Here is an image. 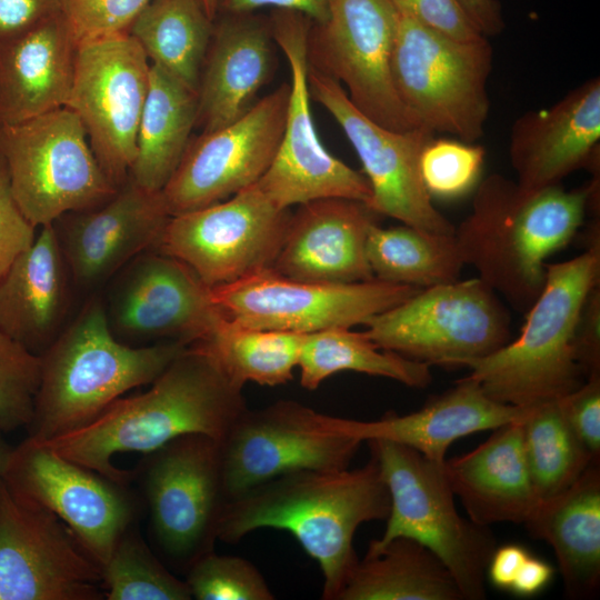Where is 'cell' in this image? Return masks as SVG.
<instances>
[{
    "label": "cell",
    "instance_id": "1",
    "mask_svg": "<svg viewBox=\"0 0 600 600\" xmlns=\"http://www.w3.org/2000/svg\"><path fill=\"white\" fill-rule=\"evenodd\" d=\"M390 497L377 461L361 468L303 469L276 477L227 501L217 538L237 543L261 528L292 534L318 564L322 599L337 600L358 561L357 529L386 520Z\"/></svg>",
    "mask_w": 600,
    "mask_h": 600
},
{
    "label": "cell",
    "instance_id": "2",
    "mask_svg": "<svg viewBox=\"0 0 600 600\" xmlns=\"http://www.w3.org/2000/svg\"><path fill=\"white\" fill-rule=\"evenodd\" d=\"M247 409L242 388L189 346L147 391L119 398L81 428L40 440L73 462L131 483V470L113 464L116 454H146L191 433L221 441Z\"/></svg>",
    "mask_w": 600,
    "mask_h": 600
},
{
    "label": "cell",
    "instance_id": "3",
    "mask_svg": "<svg viewBox=\"0 0 600 600\" xmlns=\"http://www.w3.org/2000/svg\"><path fill=\"white\" fill-rule=\"evenodd\" d=\"M598 188L594 180L573 190H528L500 173L480 180L472 210L454 232L464 264L526 313L544 287L546 260L576 236Z\"/></svg>",
    "mask_w": 600,
    "mask_h": 600
},
{
    "label": "cell",
    "instance_id": "4",
    "mask_svg": "<svg viewBox=\"0 0 600 600\" xmlns=\"http://www.w3.org/2000/svg\"><path fill=\"white\" fill-rule=\"evenodd\" d=\"M189 343L131 347L112 333L104 307L91 300L40 353V382L28 436L48 440L86 426L129 390L150 384Z\"/></svg>",
    "mask_w": 600,
    "mask_h": 600
},
{
    "label": "cell",
    "instance_id": "5",
    "mask_svg": "<svg viewBox=\"0 0 600 600\" xmlns=\"http://www.w3.org/2000/svg\"><path fill=\"white\" fill-rule=\"evenodd\" d=\"M599 251L548 264L544 287L517 339L466 367L493 400L520 408L558 400L586 380L572 348L581 307L599 286Z\"/></svg>",
    "mask_w": 600,
    "mask_h": 600
},
{
    "label": "cell",
    "instance_id": "6",
    "mask_svg": "<svg viewBox=\"0 0 600 600\" xmlns=\"http://www.w3.org/2000/svg\"><path fill=\"white\" fill-rule=\"evenodd\" d=\"M390 497L383 544L408 537L430 549L448 568L463 600L486 598L484 573L496 549L488 527L460 516L443 472L417 450L386 439L367 441Z\"/></svg>",
    "mask_w": 600,
    "mask_h": 600
},
{
    "label": "cell",
    "instance_id": "7",
    "mask_svg": "<svg viewBox=\"0 0 600 600\" xmlns=\"http://www.w3.org/2000/svg\"><path fill=\"white\" fill-rule=\"evenodd\" d=\"M131 472L156 553L164 563L186 572L214 550L228 501L220 441L201 433L178 437L143 454Z\"/></svg>",
    "mask_w": 600,
    "mask_h": 600
},
{
    "label": "cell",
    "instance_id": "8",
    "mask_svg": "<svg viewBox=\"0 0 600 600\" xmlns=\"http://www.w3.org/2000/svg\"><path fill=\"white\" fill-rule=\"evenodd\" d=\"M492 53L488 38L459 41L399 13L391 56L398 97L421 127L473 143L489 116Z\"/></svg>",
    "mask_w": 600,
    "mask_h": 600
},
{
    "label": "cell",
    "instance_id": "9",
    "mask_svg": "<svg viewBox=\"0 0 600 600\" xmlns=\"http://www.w3.org/2000/svg\"><path fill=\"white\" fill-rule=\"evenodd\" d=\"M364 326L378 348L442 367H466L511 337L508 310L478 277L420 289Z\"/></svg>",
    "mask_w": 600,
    "mask_h": 600
},
{
    "label": "cell",
    "instance_id": "10",
    "mask_svg": "<svg viewBox=\"0 0 600 600\" xmlns=\"http://www.w3.org/2000/svg\"><path fill=\"white\" fill-rule=\"evenodd\" d=\"M0 156L13 197L36 228L99 206L118 189L97 161L79 118L66 107L0 123Z\"/></svg>",
    "mask_w": 600,
    "mask_h": 600
},
{
    "label": "cell",
    "instance_id": "11",
    "mask_svg": "<svg viewBox=\"0 0 600 600\" xmlns=\"http://www.w3.org/2000/svg\"><path fill=\"white\" fill-rule=\"evenodd\" d=\"M2 480L14 497L62 520L100 568L143 511L132 483L73 462L30 436L12 448Z\"/></svg>",
    "mask_w": 600,
    "mask_h": 600
},
{
    "label": "cell",
    "instance_id": "12",
    "mask_svg": "<svg viewBox=\"0 0 600 600\" xmlns=\"http://www.w3.org/2000/svg\"><path fill=\"white\" fill-rule=\"evenodd\" d=\"M312 21L306 16L276 9L270 29L290 69V96L280 144L257 184L279 208L324 198L369 203L364 174L332 156L321 143L311 113L308 82V38Z\"/></svg>",
    "mask_w": 600,
    "mask_h": 600
},
{
    "label": "cell",
    "instance_id": "13",
    "mask_svg": "<svg viewBox=\"0 0 600 600\" xmlns=\"http://www.w3.org/2000/svg\"><path fill=\"white\" fill-rule=\"evenodd\" d=\"M399 13L391 0H329L322 23H312L309 64L344 84L352 104L397 131L421 127L402 104L391 74Z\"/></svg>",
    "mask_w": 600,
    "mask_h": 600
},
{
    "label": "cell",
    "instance_id": "14",
    "mask_svg": "<svg viewBox=\"0 0 600 600\" xmlns=\"http://www.w3.org/2000/svg\"><path fill=\"white\" fill-rule=\"evenodd\" d=\"M290 214L256 182L223 201L171 216L154 250L187 264L209 288L228 284L272 267Z\"/></svg>",
    "mask_w": 600,
    "mask_h": 600
},
{
    "label": "cell",
    "instance_id": "15",
    "mask_svg": "<svg viewBox=\"0 0 600 600\" xmlns=\"http://www.w3.org/2000/svg\"><path fill=\"white\" fill-rule=\"evenodd\" d=\"M360 444L339 430L337 417L297 401L247 409L220 441L227 500L286 473L349 468Z\"/></svg>",
    "mask_w": 600,
    "mask_h": 600
},
{
    "label": "cell",
    "instance_id": "16",
    "mask_svg": "<svg viewBox=\"0 0 600 600\" xmlns=\"http://www.w3.org/2000/svg\"><path fill=\"white\" fill-rule=\"evenodd\" d=\"M150 61L127 32L81 43L66 108L79 118L104 174L119 188L137 151Z\"/></svg>",
    "mask_w": 600,
    "mask_h": 600
},
{
    "label": "cell",
    "instance_id": "17",
    "mask_svg": "<svg viewBox=\"0 0 600 600\" xmlns=\"http://www.w3.org/2000/svg\"><path fill=\"white\" fill-rule=\"evenodd\" d=\"M419 290L376 278L353 283L302 281L268 268L210 288V293L221 312L241 324L308 334L364 324Z\"/></svg>",
    "mask_w": 600,
    "mask_h": 600
},
{
    "label": "cell",
    "instance_id": "18",
    "mask_svg": "<svg viewBox=\"0 0 600 600\" xmlns=\"http://www.w3.org/2000/svg\"><path fill=\"white\" fill-rule=\"evenodd\" d=\"M308 82L311 98L333 117L362 163L371 189L368 207L421 230L454 234L456 227L434 207L420 174L421 151L434 133L379 124L352 104L339 82L310 64Z\"/></svg>",
    "mask_w": 600,
    "mask_h": 600
},
{
    "label": "cell",
    "instance_id": "19",
    "mask_svg": "<svg viewBox=\"0 0 600 600\" xmlns=\"http://www.w3.org/2000/svg\"><path fill=\"white\" fill-rule=\"evenodd\" d=\"M101 568L56 514L0 478V600H102Z\"/></svg>",
    "mask_w": 600,
    "mask_h": 600
},
{
    "label": "cell",
    "instance_id": "20",
    "mask_svg": "<svg viewBox=\"0 0 600 600\" xmlns=\"http://www.w3.org/2000/svg\"><path fill=\"white\" fill-rule=\"evenodd\" d=\"M289 96L284 82L236 121L192 137L161 191L169 214L223 201L258 182L280 144Z\"/></svg>",
    "mask_w": 600,
    "mask_h": 600
},
{
    "label": "cell",
    "instance_id": "21",
    "mask_svg": "<svg viewBox=\"0 0 600 600\" xmlns=\"http://www.w3.org/2000/svg\"><path fill=\"white\" fill-rule=\"evenodd\" d=\"M170 217L161 191H148L128 177L101 204L58 219L68 271L82 286L103 281L154 249Z\"/></svg>",
    "mask_w": 600,
    "mask_h": 600
},
{
    "label": "cell",
    "instance_id": "22",
    "mask_svg": "<svg viewBox=\"0 0 600 600\" xmlns=\"http://www.w3.org/2000/svg\"><path fill=\"white\" fill-rule=\"evenodd\" d=\"M222 316L210 288L187 264L157 250L133 260L113 304V320L121 333L189 344Z\"/></svg>",
    "mask_w": 600,
    "mask_h": 600
},
{
    "label": "cell",
    "instance_id": "23",
    "mask_svg": "<svg viewBox=\"0 0 600 600\" xmlns=\"http://www.w3.org/2000/svg\"><path fill=\"white\" fill-rule=\"evenodd\" d=\"M600 141V79L592 77L549 108L528 111L511 129L509 156L517 182L538 190L581 168L596 170Z\"/></svg>",
    "mask_w": 600,
    "mask_h": 600
},
{
    "label": "cell",
    "instance_id": "24",
    "mask_svg": "<svg viewBox=\"0 0 600 600\" xmlns=\"http://www.w3.org/2000/svg\"><path fill=\"white\" fill-rule=\"evenodd\" d=\"M377 214L367 203L324 198L291 212L280 251L271 267L287 278L353 283L373 279L366 243Z\"/></svg>",
    "mask_w": 600,
    "mask_h": 600
},
{
    "label": "cell",
    "instance_id": "25",
    "mask_svg": "<svg viewBox=\"0 0 600 600\" xmlns=\"http://www.w3.org/2000/svg\"><path fill=\"white\" fill-rule=\"evenodd\" d=\"M273 43L270 23L252 13L216 18L197 90L196 128L217 130L253 107L272 74Z\"/></svg>",
    "mask_w": 600,
    "mask_h": 600
},
{
    "label": "cell",
    "instance_id": "26",
    "mask_svg": "<svg viewBox=\"0 0 600 600\" xmlns=\"http://www.w3.org/2000/svg\"><path fill=\"white\" fill-rule=\"evenodd\" d=\"M528 409L493 400L474 380L466 377L414 412L402 416L388 412L372 421L337 417V426L361 442L390 440L443 463L448 448L457 439L520 421Z\"/></svg>",
    "mask_w": 600,
    "mask_h": 600
},
{
    "label": "cell",
    "instance_id": "27",
    "mask_svg": "<svg viewBox=\"0 0 600 600\" xmlns=\"http://www.w3.org/2000/svg\"><path fill=\"white\" fill-rule=\"evenodd\" d=\"M77 43L63 12L0 42V123L66 107Z\"/></svg>",
    "mask_w": 600,
    "mask_h": 600
},
{
    "label": "cell",
    "instance_id": "28",
    "mask_svg": "<svg viewBox=\"0 0 600 600\" xmlns=\"http://www.w3.org/2000/svg\"><path fill=\"white\" fill-rule=\"evenodd\" d=\"M521 421L494 429L472 451L443 461V472L469 519L488 527L523 524L539 499L529 472Z\"/></svg>",
    "mask_w": 600,
    "mask_h": 600
},
{
    "label": "cell",
    "instance_id": "29",
    "mask_svg": "<svg viewBox=\"0 0 600 600\" xmlns=\"http://www.w3.org/2000/svg\"><path fill=\"white\" fill-rule=\"evenodd\" d=\"M67 264L53 223L0 277V332L36 354L56 339L67 303Z\"/></svg>",
    "mask_w": 600,
    "mask_h": 600
},
{
    "label": "cell",
    "instance_id": "30",
    "mask_svg": "<svg viewBox=\"0 0 600 600\" xmlns=\"http://www.w3.org/2000/svg\"><path fill=\"white\" fill-rule=\"evenodd\" d=\"M523 526L553 549L569 598L596 594L600 583L599 461L568 489L539 501Z\"/></svg>",
    "mask_w": 600,
    "mask_h": 600
},
{
    "label": "cell",
    "instance_id": "31",
    "mask_svg": "<svg viewBox=\"0 0 600 600\" xmlns=\"http://www.w3.org/2000/svg\"><path fill=\"white\" fill-rule=\"evenodd\" d=\"M337 600H463L443 562L408 537L369 542Z\"/></svg>",
    "mask_w": 600,
    "mask_h": 600
},
{
    "label": "cell",
    "instance_id": "32",
    "mask_svg": "<svg viewBox=\"0 0 600 600\" xmlns=\"http://www.w3.org/2000/svg\"><path fill=\"white\" fill-rule=\"evenodd\" d=\"M197 111V93L150 63L136 158L128 177L148 191H162L192 138Z\"/></svg>",
    "mask_w": 600,
    "mask_h": 600
},
{
    "label": "cell",
    "instance_id": "33",
    "mask_svg": "<svg viewBox=\"0 0 600 600\" xmlns=\"http://www.w3.org/2000/svg\"><path fill=\"white\" fill-rule=\"evenodd\" d=\"M304 333L252 328L222 316L190 343L206 354L233 384L276 387L293 379Z\"/></svg>",
    "mask_w": 600,
    "mask_h": 600
},
{
    "label": "cell",
    "instance_id": "34",
    "mask_svg": "<svg viewBox=\"0 0 600 600\" xmlns=\"http://www.w3.org/2000/svg\"><path fill=\"white\" fill-rule=\"evenodd\" d=\"M213 24L198 0H150L128 33L150 63L197 93Z\"/></svg>",
    "mask_w": 600,
    "mask_h": 600
},
{
    "label": "cell",
    "instance_id": "35",
    "mask_svg": "<svg viewBox=\"0 0 600 600\" xmlns=\"http://www.w3.org/2000/svg\"><path fill=\"white\" fill-rule=\"evenodd\" d=\"M366 254L376 279L420 289L459 280L466 266L454 234H440L402 223H374Z\"/></svg>",
    "mask_w": 600,
    "mask_h": 600
},
{
    "label": "cell",
    "instance_id": "36",
    "mask_svg": "<svg viewBox=\"0 0 600 600\" xmlns=\"http://www.w3.org/2000/svg\"><path fill=\"white\" fill-rule=\"evenodd\" d=\"M298 368L300 384L317 389L326 379L341 371L384 377L411 388L431 383L430 366L378 348L362 332L331 328L306 334Z\"/></svg>",
    "mask_w": 600,
    "mask_h": 600
},
{
    "label": "cell",
    "instance_id": "37",
    "mask_svg": "<svg viewBox=\"0 0 600 600\" xmlns=\"http://www.w3.org/2000/svg\"><path fill=\"white\" fill-rule=\"evenodd\" d=\"M524 454L539 501L568 489L596 461L578 439L560 399L529 407L521 421Z\"/></svg>",
    "mask_w": 600,
    "mask_h": 600
},
{
    "label": "cell",
    "instance_id": "38",
    "mask_svg": "<svg viewBox=\"0 0 600 600\" xmlns=\"http://www.w3.org/2000/svg\"><path fill=\"white\" fill-rule=\"evenodd\" d=\"M107 600H190L184 580L177 578L144 541L137 524L123 533L101 567Z\"/></svg>",
    "mask_w": 600,
    "mask_h": 600
},
{
    "label": "cell",
    "instance_id": "39",
    "mask_svg": "<svg viewBox=\"0 0 600 600\" xmlns=\"http://www.w3.org/2000/svg\"><path fill=\"white\" fill-rule=\"evenodd\" d=\"M184 573L192 599H274L262 573L241 557L218 554L212 550L198 558Z\"/></svg>",
    "mask_w": 600,
    "mask_h": 600
},
{
    "label": "cell",
    "instance_id": "40",
    "mask_svg": "<svg viewBox=\"0 0 600 600\" xmlns=\"http://www.w3.org/2000/svg\"><path fill=\"white\" fill-rule=\"evenodd\" d=\"M484 149L461 140L431 138L420 154V174L431 198L452 200L480 182Z\"/></svg>",
    "mask_w": 600,
    "mask_h": 600
},
{
    "label": "cell",
    "instance_id": "41",
    "mask_svg": "<svg viewBox=\"0 0 600 600\" xmlns=\"http://www.w3.org/2000/svg\"><path fill=\"white\" fill-rule=\"evenodd\" d=\"M41 359L0 332V430L28 428L40 382Z\"/></svg>",
    "mask_w": 600,
    "mask_h": 600
},
{
    "label": "cell",
    "instance_id": "42",
    "mask_svg": "<svg viewBox=\"0 0 600 600\" xmlns=\"http://www.w3.org/2000/svg\"><path fill=\"white\" fill-rule=\"evenodd\" d=\"M150 0H63V14L77 46L127 33Z\"/></svg>",
    "mask_w": 600,
    "mask_h": 600
},
{
    "label": "cell",
    "instance_id": "43",
    "mask_svg": "<svg viewBox=\"0 0 600 600\" xmlns=\"http://www.w3.org/2000/svg\"><path fill=\"white\" fill-rule=\"evenodd\" d=\"M399 13L449 38L472 42L483 38L458 0H391Z\"/></svg>",
    "mask_w": 600,
    "mask_h": 600
},
{
    "label": "cell",
    "instance_id": "44",
    "mask_svg": "<svg viewBox=\"0 0 600 600\" xmlns=\"http://www.w3.org/2000/svg\"><path fill=\"white\" fill-rule=\"evenodd\" d=\"M36 229L13 197L8 169L0 156V277L33 242Z\"/></svg>",
    "mask_w": 600,
    "mask_h": 600
},
{
    "label": "cell",
    "instance_id": "45",
    "mask_svg": "<svg viewBox=\"0 0 600 600\" xmlns=\"http://www.w3.org/2000/svg\"><path fill=\"white\" fill-rule=\"evenodd\" d=\"M561 407L571 429L590 452L600 456V376H592L560 399Z\"/></svg>",
    "mask_w": 600,
    "mask_h": 600
},
{
    "label": "cell",
    "instance_id": "46",
    "mask_svg": "<svg viewBox=\"0 0 600 600\" xmlns=\"http://www.w3.org/2000/svg\"><path fill=\"white\" fill-rule=\"evenodd\" d=\"M574 359L587 378L600 376V290L593 287L588 293L573 332Z\"/></svg>",
    "mask_w": 600,
    "mask_h": 600
},
{
    "label": "cell",
    "instance_id": "47",
    "mask_svg": "<svg viewBox=\"0 0 600 600\" xmlns=\"http://www.w3.org/2000/svg\"><path fill=\"white\" fill-rule=\"evenodd\" d=\"M63 12V0H0V42Z\"/></svg>",
    "mask_w": 600,
    "mask_h": 600
},
{
    "label": "cell",
    "instance_id": "48",
    "mask_svg": "<svg viewBox=\"0 0 600 600\" xmlns=\"http://www.w3.org/2000/svg\"><path fill=\"white\" fill-rule=\"evenodd\" d=\"M263 7L299 12L312 23H322L328 17L329 0H220L218 16L252 13Z\"/></svg>",
    "mask_w": 600,
    "mask_h": 600
},
{
    "label": "cell",
    "instance_id": "49",
    "mask_svg": "<svg viewBox=\"0 0 600 600\" xmlns=\"http://www.w3.org/2000/svg\"><path fill=\"white\" fill-rule=\"evenodd\" d=\"M529 553L523 546L518 543L496 547L486 569L490 582L500 590L509 591L519 568Z\"/></svg>",
    "mask_w": 600,
    "mask_h": 600
},
{
    "label": "cell",
    "instance_id": "50",
    "mask_svg": "<svg viewBox=\"0 0 600 600\" xmlns=\"http://www.w3.org/2000/svg\"><path fill=\"white\" fill-rule=\"evenodd\" d=\"M552 578V567L529 553L519 568L509 591L519 597H532L543 591Z\"/></svg>",
    "mask_w": 600,
    "mask_h": 600
},
{
    "label": "cell",
    "instance_id": "51",
    "mask_svg": "<svg viewBox=\"0 0 600 600\" xmlns=\"http://www.w3.org/2000/svg\"><path fill=\"white\" fill-rule=\"evenodd\" d=\"M482 36L500 34L506 22L498 0H458Z\"/></svg>",
    "mask_w": 600,
    "mask_h": 600
},
{
    "label": "cell",
    "instance_id": "52",
    "mask_svg": "<svg viewBox=\"0 0 600 600\" xmlns=\"http://www.w3.org/2000/svg\"><path fill=\"white\" fill-rule=\"evenodd\" d=\"M3 431L0 430V478H2L8 459L13 447L9 446L3 437Z\"/></svg>",
    "mask_w": 600,
    "mask_h": 600
},
{
    "label": "cell",
    "instance_id": "53",
    "mask_svg": "<svg viewBox=\"0 0 600 600\" xmlns=\"http://www.w3.org/2000/svg\"><path fill=\"white\" fill-rule=\"evenodd\" d=\"M206 13L211 20H216L218 16L219 2L220 0H198Z\"/></svg>",
    "mask_w": 600,
    "mask_h": 600
}]
</instances>
